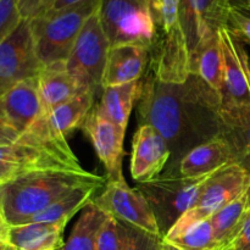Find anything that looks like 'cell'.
<instances>
[{
    "mask_svg": "<svg viewBox=\"0 0 250 250\" xmlns=\"http://www.w3.org/2000/svg\"><path fill=\"white\" fill-rule=\"evenodd\" d=\"M109 50L110 43L97 11L87 20L65 60L70 75L85 92L97 93L102 88Z\"/></svg>",
    "mask_w": 250,
    "mask_h": 250,
    "instance_id": "ba28073f",
    "label": "cell"
},
{
    "mask_svg": "<svg viewBox=\"0 0 250 250\" xmlns=\"http://www.w3.org/2000/svg\"><path fill=\"white\" fill-rule=\"evenodd\" d=\"M83 1H85V0H56V1L54 2L53 7H51V9L49 10L46 14H55V12L62 11V10H66V9H68V7L75 6V5L81 4V2H83Z\"/></svg>",
    "mask_w": 250,
    "mask_h": 250,
    "instance_id": "e575fe53",
    "label": "cell"
},
{
    "mask_svg": "<svg viewBox=\"0 0 250 250\" xmlns=\"http://www.w3.org/2000/svg\"><path fill=\"white\" fill-rule=\"evenodd\" d=\"M85 185H106V177L77 171H36L0 182V210L9 226L28 224L33 217Z\"/></svg>",
    "mask_w": 250,
    "mask_h": 250,
    "instance_id": "7a4b0ae2",
    "label": "cell"
},
{
    "mask_svg": "<svg viewBox=\"0 0 250 250\" xmlns=\"http://www.w3.org/2000/svg\"><path fill=\"white\" fill-rule=\"evenodd\" d=\"M155 39L149 49V73L164 83L190 76V55L180 19V0H149Z\"/></svg>",
    "mask_w": 250,
    "mask_h": 250,
    "instance_id": "277c9868",
    "label": "cell"
},
{
    "mask_svg": "<svg viewBox=\"0 0 250 250\" xmlns=\"http://www.w3.org/2000/svg\"><path fill=\"white\" fill-rule=\"evenodd\" d=\"M20 133H17L14 128L9 126L0 116V144H10L14 143L19 139Z\"/></svg>",
    "mask_w": 250,
    "mask_h": 250,
    "instance_id": "836d02e7",
    "label": "cell"
},
{
    "mask_svg": "<svg viewBox=\"0 0 250 250\" xmlns=\"http://www.w3.org/2000/svg\"><path fill=\"white\" fill-rule=\"evenodd\" d=\"M221 136L229 143L236 164L250 170V109L221 106Z\"/></svg>",
    "mask_w": 250,
    "mask_h": 250,
    "instance_id": "44dd1931",
    "label": "cell"
},
{
    "mask_svg": "<svg viewBox=\"0 0 250 250\" xmlns=\"http://www.w3.org/2000/svg\"><path fill=\"white\" fill-rule=\"evenodd\" d=\"M222 54L221 106L250 109V58L243 43L229 31H219Z\"/></svg>",
    "mask_w": 250,
    "mask_h": 250,
    "instance_id": "7c38bea8",
    "label": "cell"
},
{
    "mask_svg": "<svg viewBox=\"0 0 250 250\" xmlns=\"http://www.w3.org/2000/svg\"><path fill=\"white\" fill-rule=\"evenodd\" d=\"M102 0H85L72 7L29 20L42 65L65 61L87 20Z\"/></svg>",
    "mask_w": 250,
    "mask_h": 250,
    "instance_id": "5b68a950",
    "label": "cell"
},
{
    "mask_svg": "<svg viewBox=\"0 0 250 250\" xmlns=\"http://www.w3.org/2000/svg\"><path fill=\"white\" fill-rule=\"evenodd\" d=\"M95 93H83L63 104L51 110L48 115L41 116L48 129L49 134L54 138H66L73 129L82 127L88 114L94 106Z\"/></svg>",
    "mask_w": 250,
    "mask_h": 250,
    "instance_id": "ffe728a7",
    "label": "cell"
},
{
    "mask_svg": "<svg viewBox=\"0 0 250 250\" xmlns=\"http://www.w3.org/2000/svg\"><path fill=\"white\" fill-rule=\"evenodd\" d=\"M126 238L121 250H163V237L125 224Z\"/></svg>",
    "mask_w": 250,
    "mask_h": 250,
    "instance_id": "f1b7e54d",
    "label": "cell"
},
{
    "mask_svg": "<svg viewBox=\"0 0 250 250\" xmlns=\"http://www.w3.org/2000/svg\"><path fill=\"white\" fill-rule=\"evenodd\" d=\"M247 215V193H244L210 217L219 250L227 248L236 238L246 221Z\"/></svg>",
    "mask_w": 250,
    "mask_h": 250,
    "instance_id": "d4e9b609",
    "label": "cell"
},
{
    "mask_svg": "<svg viewBox=\"0 0 250 250\" xmlns=\"http://www.w3.org/2000/svg\"><path fill=\"white\" fill-rule=\"evenodd\" d=\"M163 239L180 250H219L210 217L185 225L175 224Z\"/></svg>",
    "mask_w": 250,
    "mask_h": 250,
    "instance_id": "603a6c76",
    "label": "cell"
},
{
    "mask_svg": "<svg viewBox=\"0 0 250 250\" xmlns=\"http://www.w3.org/2000/svg\"><path fill=\"white\" fill-rule=\"evenodd\" d=\"M149 65V50L137 44L111 46L102 80V88L126 84L143 78Z\"/></svg>",
    "mask_w": 250,
    "mask_h": 250,
    "instance_id": "2e32d148",
    "label": "cell"
},
{
    "mask_svg": "<svg viewBox=\"0 0 250 250\" xmlns=\"http://www.w3.org/2000/svg\"><path fill=\"white\" fill-rule=\"evenodd\" d=\"M192 75H197L221 97L222 92V54L219 34L210 39L202 50L193 66Z\"/></svg>",
    "mask_w": 250,
    "mask_h": 250,
    "instance_id": "4316f807",
    "label": "cell"
},
{
    "mask_svg": "<svg viewBox=\"0 0 250 250\" xmlns=\"http://www.w3.org/2000/svg\"><path fill=\"white\" fill-rule=\"evenodd\" d=\"M66 225L29 222L10 226L9 244L16 250H59L63 246Z\"/></svg>",
    "mask_w": 250,
    "mask_h": 250,
    "instance_id": "d6986e66",
    "label": "cell"
},
{
    "mask_svg": "<svg viewBox=\"0 0 250 250\" xmlns=\"http://www.w3.org/2000/svg\"><path fill=\"white\" fill-rule=\"evenodd\" d=\"M143 88V78L126 84L103 88V95L97 109L100 114L126 129L134 104L138 102Z\"/></svg>",
    "mask_w": 250,
    "mask_h": 250,
    "instance_id": "7402d4cb",
    "label": "cell"
},
{
    "mask_svg": "<svg viewBox=\"0 0 250 250\" xmlns=\"http://www.w3.org/2000/svg\"><path fill=\"white\" fill-rule=\"evenodd\" d=\"M98 16L110 48L137 44L149 50L153 45L155 24L149 0H102Z\"/></svg>",
    "mask_w": 250,
    "mask_h": 250,
    "instance_id": "52a82bcc",
    "label": "cell"
},
{
    "mask_svg": "<svg viewBox=\"0 0 250 250\" xmlns=\"http://www.w3.org/2000/svg\"><path fill=\"white\" fill-rule=\"evenodd\" d=\"M93 203L107 216L161 237L148 200L141 190L129 187L126 180L106 181L104 192L93 198Z\"/></svg>",
    "mask_w": 250,
    "mask_h": 250,
    "instance_id": "30bf717a",
    "label": "cell"
},
{
    "mask_svg": "<svg viewBox=\"0 0 250 250\" xmlns=\"http://www.w3.org/2000/svg\"><path fill=\"white\" fill-rule=\"evenodd\" d=\"M249 173L239 164H231L215 171L204 183L194 207L176 224L185 225L209 219L247 192Z\"/></svg>",
    "mask_w": 250,
    "mask_h": 250,
    "instance_id": "8fae6325",
    "label": "cell"
},
{
    "mask_svg": "<svg viewBox=\"0 0 250 250\" xmlns=\"http://www.w3.org/2000/svg\"><path fill=\"white\" fill-rule=\"evenodd\" d=\"M211 175L187 177L180 172H165L148 182L138 183L137 189L148 200L163 238L171 227L194 207L203 186Z\"/></svg>",
    "mask_w": 250,
    "mask_h": 250,
    "instance_id": "8992f818",
    "label": "cell"
},
{
    "mask_svg": "<svg viewBox=\"0 0 250 250\" xmlns=\"http://www.w3.org/2000/svg\"><path fill=\"white\" fill-rule=\"evenodd\" d=\"M222 250H229V249H227V248H225V249H222Z\"/></svg>",
    "mask_w": 250,
    "mask_h": 250,
    "instance_id": "60d3db41",
    "label": "cell"
},
{
    "mask_svg": "<svg viewBox=\"0 0 250 250\" xmlns=\"http://www.w3.org/2000/svg\"><path fill=\"white\" fill-rule=\"evenodd\" d=\"M231 164H236L229 143L222 136L195 146L178 164V172L187 177L214 173Z\"/></svg>",
    "mask_w": 250,
    "mask_h": 250,
    "instance_id": "ac0fdd59",
    "label": "cell"
},
{
    "mask_svg": "<svg viewBox=\"0 0 250 250\" xmlns=\"http://www.w3.org/2000/svg\"><path fill=\"white\" fill-rule=\"evenodd\" d=\"M42 112L38 76L17 83L0 95V116L17 133L26 132Z\"/></svg>",
    "mask_w": 250,
    "mask_h": 250,
    "instance_id": "9a60e30c",
    "label": "cell"
},
{
    "mask_svg": "<svg viewBox=\"0 0 250 250\" xmlns=\"http://www.w3.org/2000/svg\"><path fill=\"white\" fill-rule=\"evenodd\" d=\"M9 232L10 226L5 220L1 210H0V249L9 246Z\"/></svg>",
    "mask_w": 250,
    "mask_h": 250,
    "instance_id": "d590c367",
    "label": "cell"
},
{
    "mask_svg": "<svg viewBox=\"0 0 250 250\" xmlns=\"http://www.w3.org/2000/svg\"><path fill=\"white\" fill-rule=\"evenodd\" d=\"M249 173V183H248V188H247V208H248V211L250 212V170L248 171Z\"/></svg>",
    "mask_w": 250,
    "mask_h": 250,
    "instance_id": "74e56055",
    "label": "cell"
},
{
    "mask_svg": "<svg viewBox=\"0 0 250 250\" xmlns=\"http://www.w3.org/2000/svg\"><path fill=\"white\" fill-rule=\"evenodd\" d=\"M0 250H16V249H15L14 247H11V246H10V244H9V246L4 247V248H1Z\"/></svg>",
    "mask_w": 250,
    "mask_h": 250,
    "instance_id": "ab89813d",
    "label": "cell"
},
{
    "mask_svg": "<svg viewBox=\"0 0 250 250\" xmlns=\"http://www.w3.org/2000/svg\"><path fill=\"white\" fill-rule=\"evenodd\" d=\"M38 89L42 116L48 115L59 105L87 93L70 75L65 61H56L42 67L38 75Z\"/></svg>",
    "mask_w": 250,
    "mask_h": 250,
    "instance_id": "e0dca14e",
    "label": "cell"
},
{
    "mask_svg": "<svg viewBox=\"0 0 250 250\" xmlns=\"http://www.w3.org/2000/svg\"><path fill=\"white\" fill-rule=\"evenodd\" d=\"M232 7L250 16V0H231Z\"/></svg>",
    "mask_w": 250,
    "mask_h": 250,
    "instance_id": "8d00e7d4",
    "label": "cell"
},
{
    "mask_svg": "<svg viewBox=\"0 0 250 250\" xmlns=\"http://www.w3.org/2000/svg\"><path fill=\"white\" fill-rule=\"evenodd\" d=\"M81 128L90 139L104 165L106 181H124L122 160L125 155L124 141L126 129L103 116L97 106H93Z\"/></svg>",
    "mask_w": 250,
    "mask_h": 250,
    "instance_id": "4fadbf2b",
    "label": "cell"
},
{
    "mask_svg": "<svg viewBox=\"0 0 250 250\" xmlns=\"http://www.w3.org/2000/svg\"><path fill=\"white\" fill-rule=\"evenodd\" d=\"M146 77L138 100L139 124L163 136L171 151L165 172H176L192 149L221 136V97L197 75L183 83H164L149 73Z\"/></svg>",
    "mask_w": 250,
    "mask_h": 250,
    "instance_id": "6da1fadb",
    "label": "cell"
},
{
    "mask_svg": "<svg viewBox=\"0 0 250 250\" xmlns=\"http://www.w3.org/2000/svg\"><path fill=\"white\" fill-rule=\"evenodd\" d=\"M22 21L19 0H0V43Z\"/></svg>",
    "mask_w": 250,
    "mask_h": 250,
    "instance_id": "f546056e",
    "label": "cell"
},
{
    "mask_svg": "<svg viewBox=\"0 0 250 250\" xmlns=\"http://www.w3.org/2000/svg\"><path fill=\"white\" fill-rule=\"evenodd\" d=\"M104 214L92 202L82 210L77 222L71 231L67 242L59 250H95L98 232L106 220Z\"/></svg>",
    "mask_w": 250,
    "mask_h": 250,
    "instance_id": "484cf974",
    "label": "cell"
},
{
    "mask_svg": "<svg viewBox=\"0 0 250 250\" xmlns=\"http://www.w3.org/2000/svg\"><path fill=\"white\" fill-rule=\"evenodd\" d=\"M126 238V227L121 221L107 216L100 227L95 250H121Z\"/></svg>",
    "mask_w": 250,
    "mask_h": 250,
    "instance_id": "83f0119b",
    "label": "cell"
},
{
    "mask_svg": "<svg viewBox=\"0 0 250 250\" xmlns=\"http://www.w3.org/2000/svg\"><path fill=\"white\" fill-rule=\"evenodd\" d=\"M36 171H84L67 139L51 137L41 119L16 142L0 144V182Z\"/></svg>",
    "mask_w": 250,
    "mask_h": 250,
    "instance_id": "3957f363",
    "label": "cell"
},
{
    "mask_svg": "<svg viewBox=\"0 0 250 250\" xmlns=\"http://www.w3.org/2000/svg\"><path fill=\"white\" fill-rule=\"evenodd\" d=\"M171 159L167 143L154 127L141 125L132 143L131 176L136 182H148L163 175Z\"/></svg>",
    "mask_w": 250,
    "mask_h": 250,
    "instance_id": "5bb4252c",
    "label": "cell"
},
{
    "mask_svg": "<svg viewBox=\"0 0 250 250\" xmlns=\"http://www.w3.org/2000/svg\"><path fill=\"white\" fill-rule=\"evenodd\" d=\"M102 187L103 185H85L76 188L67 195L46 208L29 222L67 224L73 215L84 209L92 202L97 190Z\"/></svg>",
    "mask_w": 250,
    "mask_h": 250,
    "instance_id": "cb8c5ba5",
    "label": "cell"
},
{
    "mask_svg": "<svg viewBox=\"0 0 250 250\" xmlns=\"http://www.w3.org/2000/svg\"><path fill=\"white\" fill-rule=\"evenodd\" d=\"M42 0H19L20 12L22 19L32 20L39 15Z\"/></svg>",
    "mask_w": 250,
    "mask_h": 250,
    "instance_id": "d6a6232c",
    "label": "cell"
},
{
    "mask_svg": "<svg viewBox=\"0 0 250 250\" xmlns=\"http://www.w3.org/2000/svg\"><path fill=\"white\" fill-rule=\"evenodd\" d=\"M229 250H250V212L246 217L241 231L232 241V243L227 247Z\"/></svg>",
    "mask_w": 250,
    "mask_h": 250,
    "instance_id": "1f68e13d",
    "label": "cell"
},
{
    "mask_svg": "<svg viewBox=\"0 0 250 250\" xmlns=\"http://www.w3.org/2000/svg\"><path fill=\"white\" fill-rule=\"evenodd\" d=\"M227 28L242 42L250 44V16L232 7L229 11Z\"/></svg>",
    "mask_w": 250,
    "mask_h": 250,
    "instance_id": "4dcf8cb0",
    "label": "cell"
},
{
    "mask_svg": "<svg viewBox=\"0 0 250 250\" xmlns=\"http://www.w3.org/2000/svg\"><path fill=\"white\" fill-rule=\"evenodd\" d=\"M42 67L31 22L22 19L15 31L0 43V95L22 81L37 77Z\"/></svg>",
    "mask_w": 250,
    "mask_h": 250,
    "instance_id": "9c48e42d",
    "label": "cell"
},
{
    "mask_svg": "<svg viewBox=\"0 0 250 250\" xmlns=\"http://www.w3.org/2000/svg\"><path fill=\"white\" fill-rule=\"evenodd\" d=\"M163 250H180V249L175 248V247L170 246V244H167V243H165V242H164V247H163Z\"/></svg>",
    "mask_w": 250,
    "mask_h": 250,
    "instance_id": "f35d334b",
    "label": "cell"
}]
</instances>
